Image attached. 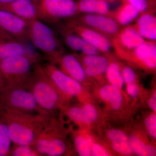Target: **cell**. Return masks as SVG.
I'll list each match as a JSON object with an SVG mask.
<instances>
[{
  "label": "cell",
  "instance_id": "obj_4",
  "mask_svg": "<svg viewBox=\"0 0 156 156\" xmlns=\"http://www.w3.org/2000/svg\"><path fill=\"white\" fill-rule=\"evenodd\" d=\"M28 41L53 63L64 54V49L56 33L50 25L38 19L29 22Z\"/></svg>",
  "mask_w": 156,
  "mask_h": 156
},
{
  "label": "cell",
  "instance_id": "obj_2",
  "mask_svg": "<svg viewBox=\"0 0 156 156\" xmlns=\"http://www.w3.org/2000/svg\"><path fill=\"white\" fill-rule=\"evenodd\" d=\"M37 103L50 116H54L58 110H62L67 100L59 92L45 71L43 65H35L26 86Z\"/></svg>",
  "mask_w": 156,
  "mask_h": 156
},
{
  "label": "cell",
  "instance_id": "obj_1",
  "mask_svg": "<svg viewBox=\"0 0 156 156\" xmlns=\"http://www.w3.org/2000/svg\"><path fill=\"white\" fill-rule=\"evenodd\" d=\"M12 144L33 145L49 117L0 108ZM51 117V116H50Z\"/></svg>",
  "mask_w": 156,
  "mask_h": 156
},
{
  "label": "cell",
  "instance_id": "obj_34",
  "mask_svg": "<svg viewBox=\"0 0 156 156\" xmlns=\"http://www.w3.org/2000/svg\"><path fill=\"white\" fill-rule=\"evenodd\" d=\"M107 136L111 142L128 140V137L127 134L119 129L114 128L110 129L108 131Z\"/></svg>",
  "mask_w": 156,
  "mask_h": 156
},
{
  "label": "cell",
  "instance_id": "obj_21",
  "mask_svg": "<svg viewBox=\"0 0 156 156\" xmlns=\"http://www.w3.org/2000/svg\"><path fill=\"white\" fill-rule=\"evenodd\" d=\"M113 0H78L76 2L78 14H95L108 15L110 3Z\"/></svg>",
  "mask_w": 156,
  "mask_h": 156
},
{
  "label": "cell",
  "instance_id": "obj_11",
  "mask_svg": "<svg viewBox=\"0 0 156 156\" xmlns=\"http://www.w3.org/2000/svg\"><path fill=\"white\" fill-rule=\"evenodd\" d=\"M76 22L97 31L111 40L119 33L121 26L114 19L107 15L85 14L73 18Z\"/></svg>",
  "mask_w": 156,
  "mask_h": 156
},
{
  "label": "cell",
  "instance_id": "obj_16",
  "mask_svg": "<svg viewBox=\"0 0 156 156\" xmlns=\"http://www.w3.org/2000/svg\"><path fill=\"white\" fill-rule=\"evenodd\" d=\"M0 9L9 11L28 21L37 19L36 6L33 0H14L0 4Z\"/></svg>",
  "mask_w": 156,
  "mask_h": 156
},
{
  "label": "cell",
  "instance_id": "obj_24",
  "mask_svg": "<svg viewBox=\"0 0 156 156\" xmlns=\"http://www.w3.org/2000/svg\"><path fill=\"white\" fill-rule=\"evenodd\" d=\"M12 144L7 122L0 110V156H9Z\"/></svg>",
  "mask_w": 156,
  "mask_h": 156
},
{
  "label": "cell",
  "instance_id": "obj_17",
  "mask_svg": "<svg viewBox=\"0 0 156 156\" xmlns=\"http://www.w3.org/2000/svg\"><path fill=\"white\" fill-rule=\"evenodd\" d=\"M19 56H27L40 59L37 53L30 50L25 43L16 40L0 39V60Z\"/></svg>",
  "mask_w": 156,
  "mask_h": 156
},
{
  "label": "cell",
  "instance_id": "obj_19",
  "mask_svg": "<svg viewBox=\"0 0 156 156\" xmlns=\"http://www.w3.org/2000/svg\"><path fill=\"white\" fill-rule=\"evenodd\" d=\"M155 13L140 14L132 24L137 32L148 41H156V17Z\"/></svg>",
  "mask_w": 156,
  "mask_h": 156
},
{
  "label": "cell",
  "instance_id": "obj_14",
  "mask_svg": "<svg viewBox=\"0 0 156 156\" xmlns=\"http://www.w3.org/2000/svg\"><path fill=\"white\" fill-rule=\"evenodd\" d=\"M84 68L88 78H99L106 72L109 64V58L97 55H87L75 53Z\"/></svg>",
  "mask_w": 156,
  "mask_h": 156
},
{
  "label": "cell",
  "instance_id": "obj_22",
  "mask_svg": "<svg viewBox=\"0 0 156 156\" xmlns=\"http://www.w3.org/2000/svg\"><path fill=\"white\" fill-rule=\"evenodd\" d=\"M101 99L113 110L118 111L122 106L124 98L121 89L108 84L104 86L99 91Z\"/></svg>",
  "mask_w": 156,
  "mask_h": 156
},
{
  "label": "cell",
  "instance_id": "obj_40",
  "mask_svg": "<svg viewBox=\"0 0 156 156\" xmlns=\"http://www.w3.org/2000/svg\"><path fill=\"white\" fill-rule=\"evenodd\" d=\"M3 87H4V86H3L1 76H0V91H1V89H3Z\"/></svg>",
  "mask_w": 156,
  "mask_h": 156
},
{
  "label": "cell",
  "instance_id": "obj_38",
  "mask_svg": "<svg viewBox=\"0 0 156 156\" xmlns=\"http://www.w3.org/2000/svg\"><path fill=\"white\" fill-rule=\"evenodd\" d=\"M0 39H5V40H15L9 35L5 32L0 27Z\"/></svg>",
  "mask_w": 156,
  "mask_h": 156
},
{
  "label": "cell",
  "instance_id": "obj_27",
  "mask_svg": "<svg viewBox=\"0 0 156 156\" xmlns=\"http://www.w3.org/2000/svg\"><path fill=\"white\" fill-rule=\"evenodd\" d=\"M62 110L63 111L69 120L75 123L78 125H89V121L82 106L68 107L66 105Z\"/></svg>",
  "mask_w": 156,
  "mask_h": 156
},
{
  "label": "cell",
  "instance_id": "obj_8",
  "mask_svg": "<svg viewBox=\"0 0 156 156\" xmlns=\"http://www.w3.org/2000/svg\"><path fill=\"white\" fill-rule=\"evenodd\" d=\"M116 55L123 60L147 72H154L156 69V41H146L131 50L113 48Z\"/></svg>",
  "mask_w": 156,
  "mask_h": 156
},
{
  "label": "cell",
  "instance_id": "obj_29",
  "mask_svg": "<svg viewBox=\"0 0 156 156\" xmlns=\"http://www.w3.org/2000/svg\"><path fill=\"white\" fill-rule=\"evenodd\" d=\"M9 156H41L33 145L12 144Z\"/></svg>",
  "mask_w": 156,
  "mask_h": 156
},
{
  "label": "cell",
  "instance_id": "obj_36",
  "mask_svg": "<svg viewBox=\"0 0 156 156\" xmlns=\"http://www.w3.org/2000/svg\"><path fill=\"white\" fill-rule=\"evenodd\" d=\"M126 92L129 96L136 98L139 94V89L136 83L126 85Z\"/></svg>",
  "mask_w": 156,
  "mask_h": 156
},
{
  "label": "cell",
  "instance_id": "obj_10",
  "mask_svg": "<svg viewBox=\"0 0 156 156\" xmlns=\"http://www.w3.org/2000/svg\"><path fill=\"white\" fill-rule=\"evenodd\" d=\"M66 27L92 45L100 53L105 55L110 54L112 48L111 40L104 35L79 23L73 19L70 20Z\"/></svg>",
  "mask_w": 156,
  "mask_h": 156
},
{
  "label": "cell",
  "instance_id": "obj_6",
  "mask_svg": "<svg viewBox=\"0 0 156 156\" xmlns=\"http://www.w3.org/2000/svg\"><path fill=\"white\" fill-rule=\"evenodd\" d=\"M0 108L50 117L39 106L31 92L24 87H4L1 89Z\"/></svg>",
  "mask_w": 156,
  "mask_h": 156
},
{
  "label": "cell",
  "instance_id": "obj_35",
  "mask_svg": "<svg viewBox=\"0 0 156 156\" xmlns=\"http://www.w3.org/2000/svg\"><path fill=\"white\" fill-rule=\"evenodd\" d=\"M92 156H109L108 151L103 146L99 144L93 143L91 147Z\"/></svg>",
  "mask_w": 156,
  "mask_h": 156
},
{
  "label": "cell",
  "instance_id": "obj_25",
  "mask_svg": "<svg viewBox=\"0 0 156 156\" xmlns=\"http://www.w3.org/2000/svg\"><path fill=\"white\" fill-rule=\"evenodd\" d=\"M128 140L134 154L140 156L155 155L156 151L154 147L146 144L136 135H131L128 137Z\"/></svg>",
  "mask_w": 156,
  "mask_h": 156
},
{
  "label": "cell",
  "instance_id": "obj_20",
  "mask_svg": "<svg viewBox=\"0 0 156 156\" xmlns=\"http://www.w3.org/2000/svg\"><path fill=\"white\" fill-rule=\"evenodd\" d=\"M140 13L133 6L126 2H121L116 9L111 10L107 16L115 20L120 26H126L132 24L139 17Z\"/></svg>",
  "mask_w": 156,
  "mask_h": 156
},
{
  "label": "cell",
  "instance_id": "obj_26",
  "mask_svg": "<svg viewBox=\"0 0 156 156\" xmlns=\"http://www.w3.org/2000/svg\"><path fill=\"white\" fill-rule=\"evenodd\" d=\"M73 141L75 149L79 155L92 156L91 147L94 143L92 137L76 133L74 136Z\"/></svg>",
  "mask_w": 156,
  "mask_h": 156
},
{
  "label": "cell",
  "instance_id": "obj_33",
  "mask_svg": "<svg viewBox=\"0 0 156 156\" xmlns=\"http://www.w3.org/2000/svg\"><path fill=\"white\" fill-rule=\"evenodd\" d=\"M82 106L89 124L95 122L98 117V112L95 107L90 103L85 104Z\"/></svg>",
  "mask_w": 156,
  "mask_h": 156
},
{
  "label": "cell",
  "instance_id": "obj_7",
  "mask_svg": "<svg viewBox=\"0 0 156 156\" xmlns=\"http://www.w3.org/2000/svg\"><path fill=\"white\" fill-rule=\"evenodd\" d=\"M36 6L37 19L47 24L73 18L79 14L75 0H33Z\"/></svg>",
  "mask_w": 156,
  "mask_h": 156
},
{
  "label": "cell",
  "instance_id": "obj_5",
  "mask_svg": "<svg viewBox=\"0 0 156 156\" xmlns=\"http://www.w3.org/2000/svg\"><path fill=\"white\" fill-rule=\"evenodd\" d=\"M40 59L27 56L10 57L0 60V76L3 88L24 87L30 79L35 65Z\"/></svg>",
  "mask_w": 156,
  "mask_h": 156
},
{
  "label": "cell",
  "instance_id": "obj_37",
  "mask_svg": "<svg viewBox=\"0 0 156 156\" xmlns=\"http://www.w3.org/2000/svg\"><path fill=\"white\" fill-rule=\"evenodd\" d=\"M148 105L149 107L154 112H156V98L152 97L148 101Z\"/></svg>",
  "mask_w": 156,
  "mask_h": 156
},
{
  "label": "cell",
  "instance_id": "obj_23",
  "mask_svg": "<svg viewBox=\"0 0 156 156\" xmlns=\"http://www.w3.org/2000/svg\"><path fill=\"white\" fill-rule=\"evenodd\" d=\"M110 54L107 55L109 58V64L105 76L109 83L119 88H123L125 83L123 80L120 62L115 61L111 58Z\"/></svg>",
  "mask_w": 156,
  "mask_h": 156
},
{
  "label": "cell",
  "instance_id": "obj_28",
  "mask_svg": "<svg viewBox=\"0 0 156 156\" xmlns=\"http://www.w3.org/2000/svg\"><path fill=\"white\" fill-rule=\"evenodd\" d=\"M133 6L140 14L146 13H155L156 0H121Z\"/></svg>",
  "mask_w": 156,
  "mask_h": 156
},
{
  "label": "cell",
  "instance_id": "obj_13",
  "mask_svg": "<svg viewBox=\"0 0 156 156\" xmlns=\"http://www.w3.org/2000/svg\"><path fill=\"white\" fill-rule=\"evenodd\" d=\"M53 63L56 65L65 73L83 85L88 80V77L84 68L75 53H64Z\"/></svg>",
  "mask_w": 156,
  "mask_h": 156
},
{
  "label": "cell",
  "instance_id": "obj_18",
  "mask_svg": "<svg viewBox=\"0 0 156 156\" xmlns=\"http://www.w3.org/2000/svg\"><path fill=\"white\" fill-rule=\"evenodd\" d=\"M61 34L66 44L76 53L87 55L100 54L96 48L66 27L62 28Z\"/></svg>",
  "mask_w": 156,
  "mask_h": 156
},
{
  "label": "cell",
  "instance_id": "obj_9",
  "mask_svg": "<svg viewBox=\"0 0 156 156\" xmlns=\"http://www.w3.org/2000/svg\"><path fill=\"white\" fill-rule=\"evenodd\" d=\"M43 66L58 91L67 100L71 98L79 97L83 94V84L65 73L56 65L49 62Z\"/></svg>",
  "mask_w": 156,
  "mask_h": 156
},
{
  "label": "cell",
  "instance_id": "obj_31",
  "mask_svg": "<svg viewBox=\"0 0 156 156\" xmlns=\"http://www.w3.org/2000/svg\"><path fill=\"white\" fill-rule=\"evenodd\" d=\"M120 64L125 84L127 85L132 83H136L137 76L134 69L130 66L123 65L121 63Z\"/></svg>",
  "mask_w": 156,
  "mask_h": 156
},
{
  "label": "cell",
  "instance_id": "obj_12",
  "mask_svg": "<svg viewBox=\"0 0 156 156\" xmlns=\"http://www.w3.org/2000/svg\"><path fill=\"white\" fill-rule=\"evenodd\" d=\"M29 22L9 11L0 9V27L15 40L23 43L28 41Z\"/></svg>",
  "mask_w": 156,
  "mask_h": 156
},
{
  "label": "cell",
  "instance_id": "obj_30",
  "mask_svg": "<svg viewBox=\"0 0 156 156\" xmlns=\"http://www.w3.org/2000/svg\"><path fill=\"white\" fill-rule=\"evenodd\" d=\"M113 149L118 153L123 155H131L134 154L129 144V140L111 141Z\"/></svg>",
  "mask_w": 156,
  "mask_h": 156
},
{
  "label": "cell",
  "instance_id": "obj_3",
  "mask_svg": "<svg viewBox=\"0 0 156 156\" xmlns=\"http://www.w3.org/2000/svg\"><path fill=\"white\" fill-rule=\"evenodd\" d=\"M54 116L49 117L33 146L41 156H61L70 154L67 132Z\"/></svg>",
  "mask_w": 156,
  "mask_h": 156
},
{
  "label": "cell",
  "instance_id": "obj_39",
  "mask_svg": "<svg viewBox=\"0 0 156 156\" xmlns=\"http://www.w3.org/2000/svg\"><path fill=\"white\" fill-rule=\"evenodd\" d=\"M14 0H0V4H5L13 2Z\"/></svg>",
  "mask_w": 156,
  "mask_h": 156
},
{
  "label": "cell",
  "instance_id": "obj_15",
  "mask_svg": "<svg viewBox=\"0 0 156 156\" xmlns=\"http://www.w3.org/2000/svg\"><path fill=\"white\" fill-rule=\"evenodd\" d=\"M146 41L132 24L121 29L116 36L111 39L112 48L131 50L142 44Z\"/></svg>",
  "mask_w": 156,
  "mask_h": 156
},
{
  "label": "cell",
  "instance_id": "obj_32",
  "mask_svg": "<svg viewBox=\"0 0 156 156\" xmlns=\"http://www.w3.org/2000/svg\"><path fill=\"white\" fill-rule=\"evenodd\" d=\"M144 125L150 136L154 140L156 138V115L154 112L148 115L144 120Z\"/></svg>",
  "mask_w": 156,
  "mask_h": 156
}]
</instances>
